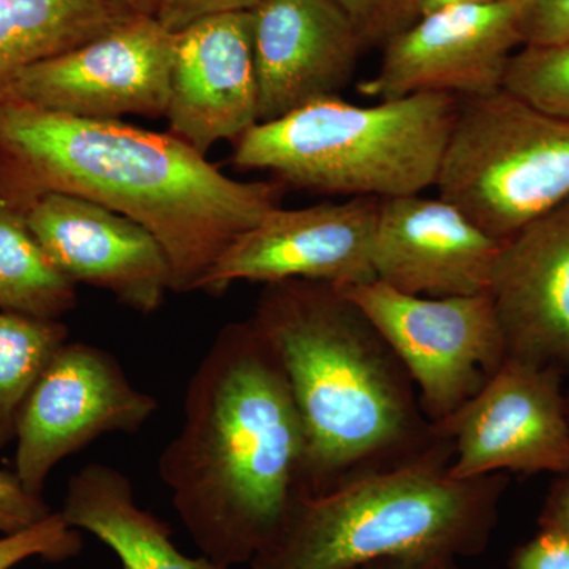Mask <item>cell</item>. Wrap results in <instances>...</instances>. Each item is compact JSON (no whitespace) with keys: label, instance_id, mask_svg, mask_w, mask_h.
<instances>
[{"label":"cell","instance_id":"obj_5","mask_svg":"<svg viewBox=\"0 0 569 569\" xmlns=\"http://www.w3.org/2000/svg\"><path fill=\"white\" fill-rule=\"evenodd\" d=\"M459 97L422 92L370 107L318 100L234 141L233 167L283 187L342 197L419 194L436 187Z\"/></svg>","mask_w":569,"mask_h":569},{"label":"cell","instance_id":"obj_22","mask_svg":"<svg viewBox=\"0 0 569 569\" xmlns=\"http://www.w3.org/2000/svg\"><path fill=\"white\" fill-rule=\"evenodd\" d=\"M82 549L80 530L71 529L61 512L20 531L0 537V569H11L39 557L47 561L74 559Z\"/></svg>","mask_w":569,"mask_h":569},{"label":"cell","instance_id":"obj_14","mask_svg":"<svg viewBox=\"0 0 569 569\" xmlns=\"http://www.w3.org/2000/svg\"><path fill=\"white\" fill-rule=\"evenodd\" d=\"M250 13L260 122L346 91L365 47L336 0H261Z\"/></svg>","mask_w":569,"mask_h":569},{"label":"cell","instance_id":"obj_33","mask_svg":"<svg viewBox=\"0 0 569 569\" xmlns=\"http://www.w3.org/2000/svg\"><path fill=\"white\" fill-rule=\"evenodd\" d=\"M567 408H568V418H569V392L567 395Z\"/></svg>","mask_w":569,"mask_h":569},{"label":"cell","instance_id":"obj_6","mask_svg":"<svg viewBox=\"0 0 569 569\" xmlns=\"http://www.w3.org/2000/svg\"><path fill=\"white\" fill-rule=\"evenodd\" d=\"M436 187L505 242L569 200V121L507 89L459 99Z\"/></svg>","mask_w":569,"mask_h":569},{"label":"cell","instance_id":"obj_21","mask_svg":"<svg viewBox=\"0 0 569 569\" xmlns=\"http://www.w3.org/2000/svg\"><path fill=\"white\" fill-rule=\"evenodd\" d=\"M503 89L569 121V40L545 47H520L509 59Z\"/></svg>","mask_w":569,"mask_h":569},{"label":"cell","instance_id":"obj_11","mask_svg":"<svg viewBox=\"0 0 569 569\" xmlns=\"http://www.w3.org/2000/svg\"><path fill=\"white\" fill-rule=\"evenodd\" d=\"M523 7L526 0H501L421 14L385 44L377 73L359 82V93L383 102L422 92L462 99L503 89L509 59L522 47Z\"/></svg>","mask_w":569,"mask_h":569},{"label":"cell","instance_id":"obj_19","mask_svg":"<svg viewBox=\"0 0 569 569\" xmlns=\"http://www.w3.org/2000/svg\"><path fill=\"white\" fill-rule=\"evenodd\" d=\"M74 287L43 252L24 212L0 204V312L61 320L77 306Z\"/></svg>","mask_w":569,"mask_h":569},{"label":"cell","instance_id":"obj_20","mask_svg":"<svg viewBox=\"0 0 569 569\" xmlns=\"http://www.w3.org/2000/svg\"><path fill=\"white\" fill-rule=\"evenodd\" d=\"M67 340L69 328L61 320L0 312V449L17 437L29 392Z\"/></svg>","mask_w":569,"mask_h":569},{"label":"cell","instance_id":"obj_26","mask_svg":"<svg viewBox=\"0 0 569 569\" xmlns=\"http://www.w3.org/2000/svg\"><path fill=\"white\" fill-rule=\"evenodd\" d=\"M260 2L261 0H159L156 18L168 31L178 33L201 18L230 11H249Z\"/></svg>","mask_w":569,"mask_h":569},{"label":"cell","instance_id":"obj_15","mask_svg":"<svg viewBox=\"0 0 569 569\" xmlns=\"http://www.w3.org/2000/svg\"><path fill=\"white\" fill-rule=\"evenodd\" d=\"M252 13L211 14L178 32L167 112L171 134L206 156L260 122Z\"/></svg>","mask_w":569,"mask_h":569},{"label":"cell","instance_id":"obj_13","mask_svg":"<svg viewBox=\"0 0 569 569\" xmlns=\"http://www.w3.org/2000/svg\"><path fill=\"white\" fill-rule=\"evenodd\" d=\"M29 230L70 282L108 291L142 316L162 307L171 271L162 246L141 224L84 198L43 193L24 212Z\"/></svg>","mask_w":569,"mask_h":569},{"label":"cell","instance_id":"obj_8","mask_svg":"<svg viewBox=\"0 0 569 569\" xmlns=\"http://www.w3.org/2000/svg\"><path fill=\"white\" fill-rule=\"evenodd\" d=\"M159 402L130 383L118 359L84 342L52 356L21 408L14 473L39 493L61 460L108 433H137Z\"/></svg>","mask_w":569,"mask_h":569},{"label":"cell","instance_id":"obj_3","mask_svg":"<svg viewBox=\"0 0 569 569\" xmlns=\"http://www.w3.org/2000/svg\"><path fill=\"white\" fill-rule=\"evenodd\" d=\"M250 321L276 351L301 418L307 496L452 462L451 440L426 417L406 366L342 288L266 283Z\"/></svg>","mask_w":569,"mask_h":569},{"label":"cell","instance_id":"obj_29","mask_svg":"<svg viewBox=\"0 0 569 569\" xmlns=\"http://www.w3.org/2000/svg\"><path fill=\"white\" fill-rule=\"evenodd\" d=\"M458 559L447 556L400 557L361 565L353 569H459Z\"/></svg>","mask_w":569,"mask_h":569},{"label":"cell","instance_id":"obj_32","mask_svg":"<svg viewBox=\"0 0 569 569\" xmlns=\"http://www.w3.org/2000/svg\"><path fill=\"white\" fill-rule=\"evenodd\" d=\"M0 204L9 203V187H7L6 173H3L2 164H0Z\"/></svg>","mask_w":569,"mask_h":569},{"label":"cell","instance_id":"obj_28","mask_svg":"<svg viewBox=\"0 0 569 569\" xmlns=\"http://www.w3.org/2000/svg\"><path fill=\"white\" fill-rule=\"evenodd\" d=\"M539 529L556 531L569 538V471L561 473L549 490L539 516Z\"/></svg>","mask_w":569,"mask_h":569},{"label":"cell","instance_id":"obj_23","mask_svg":"<svg viewBox=\"0 0 569 569\" xmlns=\"http://www.w3.org/2000/svg\"><path fill=\"white\" fill-rule=\"evenodd\" d=\"M353 21L365 51L385 47L419 18V0H336Z\"/></svg>","mask_w":569,"mask_h":569},{"label":"cell","instance_id":"obj_7","mask_svg":"<svg viewBox=\"0 0 569 569\" xmlns=\"http://www.w3.org/2000/svg\"><path fill=\"white\" fill-rule=\"evenodd\" d=\"M406 366L426 417L440 425L507 361L489 293L427 298L373 282L342 288Z\"/></svg>","mask_w":569,"mask_h":569},{"label":"cell","instance_id":"obj_30","mask_svg":"<svg viewBox=\"0 0 569 569\" xmlns=\"http://www.w3.org/2000/svg\"><path fill=\"white\" fill-rule=\"evenodd\" d=\"M501 2V0H419V17L429 11L452 6H479V3Z\"/></svg>","mask_w":569,"mask_h":569},{"label":"cell","instance_id":"obj_12","mask_svg":"<svg viewBox=\"0 0 569 569\" xmlns=\"http://www.w3.org/2000/svg\"><path fill=\"white\" fill-rule=\"evenodd\" d=\"M378 198L274 209L224 250L200 290L222 295L236 282L305 279L340 288L373 282Z\"/></svg>","mask_w":569,"mask_h":569},{"label":"cell","instance_id":"obj_4","mask_svg":"<svg viewBox=\"0 0 569 569\" xmlns=\"http://www.w3.org/2000/svg\"><path fill=\"white\" fill-rule=\"evenodd\" d=\"M448 460L359 479L296 503L252 569H353L400 557L485 552L508 486L505 473L459 479Z\"/></svg>","mask_w":569,"mask_h":569},{"label":"cell","instance_id":"obj_16","mask_svg":"<svg viewBox=\"0 0 569 569\" xmlns=\"http://www.w3.org/2000/svg\"><path fill=\"white\" fill-rule=\"evenodd\" d=\"M501 244L445 198H388L378 208L373 272L407 295L489 293Z\"/></svg>","mask_w":569,"mask_h":569},{"label":"cell","instance_id":"obj_18","mask_svg":"<svg viewBox=\"0 0 569 569\" xmlns=\"http://www.w3.org/2000/svg\"><path fill=\"white\" fill-rule=\"evenodd\" d=\"M59 512L71 529L108 546L123 569H230L176 548L170 527L138 507L130 479L107 463H88L70 478Z\"/></svg>","mask_w":569,"mask_h":569},{"label":"cell","instance_id":"obj_24","mask_svg":"<svg viewBox=\"0 0 569 569\" xmlns=\"http://www.w3.org/2000/svg\"><path fill=\"white\" fill-rule=\"evenodd\" d=\"M43 497L22 486L13 471H0V535L20 533L52 515Z\"/></svg>","mask_w":569,"mask_h":569},{"label":"cell","instance_id":"obj_17","mask_svg":"<svg viewBox=\"0 0 569 569\" xmlns=\"http://www.w3.org/2000/svg\"><path fill=\"white\" fill-rule=\"evenodd\" d=\"M489 295L508 358L569 373V200L501 244Z\"/></svg>","mask_w":569,"mask_h":569},{"label":"cell","instance_id":"obj_9","mask_svg":"<svg viewBox=\"0 0 569 569\" xmlns=\"http://www.w3.org/2000/svg\"><path fill=\"white\" fill-rule=\"evenodd\" d=\"M178 33L138 14L119 28L20 71L0 102L82 119L160 118L170 99Z\"/></svg>","mask_w":569,"mask_h":569},{"label":"cell","instance_id":"obj_2","mask_svg":"<svg viewBox=\"0 0 569 569\" xmlns=\"http://www.w3.org/2000/svg\"><path fill=\"white\" fill-rule=\"evenodd\" d=\"M159 475L197 548L230 569L271 548L307 496L301 418L250 318L223 326L194 370Z\"/></svg>","mask_w":569,"mask_h":569},{"label":"cell","instance_id":"obj_10","mask_svg":"<svg viewBox=\"0 0 569 569\" xmlns=\"http://www.w3.org/2000/svg\"><path fill=\"white\" fill-rule=\"evenodd\" d=\"M559 370L507 358L477 395L437 425L452 443L449 475L567 473L569 418Z\"/></svg>","mask_w":569,"mask_h":569},{"label":"cell","instance_id":"obj_27","mask_svg":"<svg viewBox=\"0 0 569 569\" xmlns=\"http://www.w3.org/2000/svg\"><path fill=\"white\" fill-rule=\"evenodd\" d=\"M508 569H569V538L556 531L539 530L515 549Z\"/></svg>","mask_w":569,"mask_h":569},{"label":"cell","instance_id":"obj_31","mask_svg":"<svg viewBox=\"0 0 569 569\" xmlns=\"http://www.w3.org/2000/svg\"><path fill=\"white\" fill-rule=\"evenodd\" d=\"M130 10L144 17H157L159 10V0H122Z\"/></svg>","mask_w":569,"mask_h":569},{"label":"cell","instance_id":"obj_1","mask_svg":"<svg viewBox=\"0 0 569 569\" xmlns=\"http://www.w3.org/2000/svg\"><path fill=\"white\" fill-rule=\"evenodd\" d=\"M0 164L11 208L43 193L84 198L141 224L162 246L171 291L200 290L239 236L280 208L277 181H238L171 133L0 102Z\"/></svg>","mask_w":569,"mask_h":569},{"label":"cell","instance_id":"obj_25","mask_svg":"<svg viewBox=\"0 0 569 569\" xmlns=\"http://www.w3.org/2000/svg\"><path fill=\"white\" fill-rule=\"evenodd\" d=\"M519 32L522 47L569 40V0H526Z\"/></svg>","mask_w":569,"mask_h":569}]
</instances>
